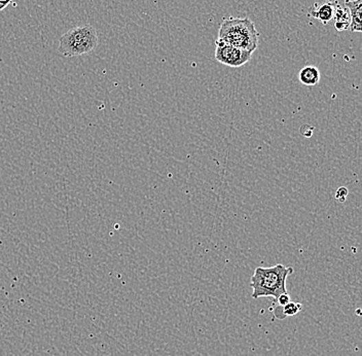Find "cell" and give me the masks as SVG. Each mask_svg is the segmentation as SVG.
I'll use <instances>...</instances> for the list:
<instances>
[{"mask_svg": "<svg viewBox=\"0 0 362 356\" xmlns=\"http://www.w3.org/2000/svg\"><path fill=\"white\" fill-rule=\"evenodd\" d=\"M258 34L256 25L249 18L225 19L219 27L215 43H225L253 54L258 47Z\"/></svg>", "mask_w": 362, "mask_h": 356, "instance_id": "cell-1", "label": "cell"}, {"mask_svg": "<svg viewBox=\"0 0 362 356\" xmlns=\"http://www.w3.org/2000/svg\"><path fill=\"white\" fill-rule=\"evenodd\" d=\"M293 273V267L283 266L281 264L270 268L258 267L250 279L252 298L256 300L273 297L277 301L282 293H287V277Z\"/></svg>", "mask_w": 362, "mask_h": 356, "instance_id": "cell-2", "label": "cell"}, {"mask_svg": "<svg viewBox=\"0 0 362 356\" xmlns=\"http://www.w3.org/2000/svg\"><path fill=\"white\" fill-rule=\"evenodd\" d=\"M98 45V34L96 29L91 25L74 27L64 33L60 38V53L64 57H76L87 55L94 51Z\"/></svg>", "mask_w": 362, "mask_h": 356, "instance_id": "cell-3", "label": "cell"}, {"mask_svg": "<svg viewBox=\"0 0 362 356\" xmlns=\"http://www.w3.org/2000/svg\"><path fill=\"white\" fill-rule=\"evenodd\" d=\"M215 59L223 65L241 67L251 60L252 53L245 49L225 43H215Z\"/></svg>", "mask_w": 362, "mask_h": 356, "instance_id": "cell-4", "label": "cell"}, {"mask_svg": "<svg viewBox=\"0 0 362 356\" xmlns=\"http://www.w3.org/2000/svg\"><path fill=\"white\" fill-rule=\"evenodd\" d=\"M338 1L316 2L309 12V16L319 20L322 24L326 25L334 20Z\"/></svg>", "mask_w": 362, "mask_h": 356, "instance_id": "cell-5", "label": "cell"}, {"mask_svg": "<svg viewBox=\"0 0 362 356\" xmlns=\"http://www.w3.org/2000/svg\"><path fill=\"white\" fill-rule=\"evenodd\" d=\"M345 6L350 12L351 24L349 30L362 33V0H345Z\"/></svg>", "mask_w": 362, "mask_h": 356, "instance_id": "cell-6", "label": "cell"}, {"mask_svg": "<svg viewBox=\"0 0 362 356\" xmlns=\"http://www.w3.org/2000/svg\"><path fill=\"white\" fill-rule=\"evenodd\" d=\"M335 28L338 31L349 30L351 24L350 12L345 5L337 4L336 14H335Z\"/></svg>", "mask_w": 362, "mask_h": 356, "instance_id": "cell-7", "label": "cell"}, {"mask_svg": "<svg viewBox=\"0 0 362 356\" xmlns=\"http://www.w3.org/2000/svg\"><path fill=\"white\" fill-rule=\"evenodd\" d=\"M299 80L305 86H316L320 82L319 69L315 66H306L299 72Z\"/></svg>", "mask_w": 362, "mask_h": 356, "instance_id": "cell-8", "label": "cell"}, {"mask_svg": "<svg viewBox=\"0 0 362 356\" xmlns=\"http://www.w3.org/2000/svg\"><path fill=\"white\" fill-rule=\"evenodd\" d=\"M303 309V305L301 303H297V302H289L286 305L282 307V315L283 318H289V316L297 315V313L302 311Z\"/></svg>", "mask_w": 362, "mask_h": 356, "instance_id": "cell-9", "label": "cell"}, {"mask_svg": "<svg viewBox=\"0 0 362 356\" xmlns=\"http://www.w3.org/2000/svg\"><path fill=\"white\" fill-rule=\"evenodd\" d=\"M348 194V188H345V186H341V188H339L338 190H337L336 194H335V198H336V200H338L339 202L344 203L345 201H346Z\"/></svg>", "mask_w": 362, "mask_h": 356, "instance_id": "cell-10", "label": "cell"}, {"mask_svg": "<svg viewBox=\"0 0 362 356\" xmlns=\"http://www.w3.org/2000/svg\"><path fill=\"white\" fill-rule=\"evenodd\" d=\"M276 302H278L279 305H280L281 307H283V306H285L286 304H289V302H291V296H289V293H282V295L277 299Z\"/></svg>", "mask_w": 362, "mask_h": 356, "instance_id": "cell-11", "label": "cell"}, {"mask_svg": "<svg viewBox=\"0 0 362 356\" xmlns=\"http://www.w3.org/2000/svg\"><path fill=\"white\" fill-rule=\"evenodd\" d=\"M10 2H12V0H0V10H3Z\"/></svg>", "mask_w": 362, "mask_h": 356, "instance_id": "cell-12", "label": "cell"}]
</instances>
